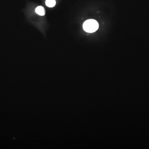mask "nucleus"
<instances>
[{
  "mask_svg": "<svg viewBox=\"0 0 149 149\" xmlns=\"http://www.w3.org/2000/svg\"><path fill=\"white\" fill-rule=\"evenodd\" d=\"M56 4L55 0H46V5L48 7L52 8Z\"/></svg>",
  "mask_w": 149,
  "mask_h": 149,
  "instance_id": "7ed1b4c3",
  "label": "nucleus"
},
{
  "mask_svg": "<svg viewBox=\"0 0 149 149\" xmlns=\"http://www.w3.org/2000/svg\"><path fill=\"white\" fill-rule=\"evenodd\" d=\"M99 27L97 22L95 19H90L85 21L83 24V28L85 32L93 33L96 32Z\"/></svg>",
  "mask_w": 149,
  "mask_h": 149,
  "instance_id": "f257e3e1",
  "label": "nucleus"
},
{
  "mask_svg": "<svg viewBox=\"0 0 149 149\" xmlns=\"http://www.w3.org/2000/svg\"><path fill=\"white\" fill-rule=\"evenodd\" d=\"M35 12L37 14L41 16H44L45 14V8L41 6L37 7L35 10Z\"/></svg>",
  "mask_w": 149,
  "mask_h": 149,
  "instance_id": "f03ea898",
  "label": "nucleus"
}]
</instances>
